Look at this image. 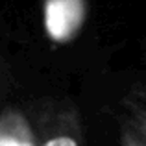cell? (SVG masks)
I'll return each mask as SVG.
<instances>
[{"mask_svg": "<svg viewBox=\"0 0 146 146\" xmlns=\"http://www.w3.org/2000/svg\"><path fill=\"white\" fill-rule=\"evenodd\" d=\"M44 30L56 43H68L87 17V0H44Z\"/></svg>", "mask_w": 146, "mask_h": 146, "instance_id": "obj_1", "label": "cell"}, {"mask_svg": "<svg viewBox=\"0 0 146 146\" xmlns=\"http://www.w3.org/2000/svg\"><path fill=\"white\" fill-rule=\"evenodd\" d=\"M0 146H33V135L28 122L17 113L0 120Z\"/></svg>", "mask_w": 146, "mask_h": 146, "instance_id": "obj_2", "label": "cell"}, {"mask_svg": "<svg viewBox=\"0 0 146 146\" xmlns=\"http://www.w3.org/2000/svg\"><path fill=\"white\" fill-rule=\"evenodd\" d=\"M43 146H78V143H76L74 139H70V137H54V139H50L46 144Z\"/></svg>", "mask_w": 146, "mask_h": 146, "instance_id": "obj_3", "label": "cell"}]
</instances>
